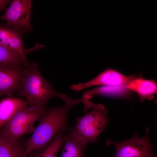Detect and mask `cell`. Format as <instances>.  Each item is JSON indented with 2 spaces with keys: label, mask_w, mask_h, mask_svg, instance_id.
<instances>
[{
  "label": "cell",
  "mask_w": 157,
  "mask_h": 157,
  "mask_svg": "<svg viewBox=\"0 0 157 157\" xmlns=\"http://www.w3.org/2000/svg\"><path fill=\"white\" fill-rule=\"evenodd\" d=\"M82 101L81 99H73L68 97L62 106L47 108L38 119L39 124L32 135L24 143L25 151L23 157L32 151L39 152L45 148L59 131L69 132L71 128L67 122L69 112L74 105Z\"/></svg>",
  "instance_id": "6da1fadb"
},
{
  "label": "cell",
  "mask_w": 157,
  "mask_h": 157,
  "mask_svg": "<svg viewBox=\"0 0 157 157\" xmlns=\"http://www.w3.org/2000/svg\"><path fill=\"white\" fill-rule=\"evenodd\" d=\"M38 67V64L35 62L25 66L17 95L25 97L31 106L45 110L48 108L49 100L54 97L65 102L68 96L57 91L52 83L42 76Z\"/></svg>",
  "instance_id": "7a4b0ae2"
},
{
  "label": "cell",
  "mask_w": 157,
  "mask_h": 157,
  "mask_svg": "<svg viewBox=\"0 0 157 157\" xmlns=\"http://www.w3.org/2000/svg\"><path fill=\"white\" fill-rule=\"evenodd\" d=\"M46 110L33 107L29 104L23 106L0 129V133L10 141L18 142L24 135L34 132L35 122Z\"/></svg>",
  "instance_id": "3957f363"
},
{
  "label": "cell",
  "mask_w": 157,
  "mask_h": 157,
  "mask_svg": "<svg viewBox=\"0 0 157 157\" xmlns=\"http://www.w3.org/2000/svg\"><path fill=\"white\" fill-rule=\"evenodd\" d=\"M108 110L105 107L94 108L83 115L76 117L75 126L69 132L88 143H95L101 133L106 128L109 120Z\"/></svg>",
  "instance_id": "277c9868"
},
{
  "label": "cell",
  "mask_w": 157,
  "mask_h": 157,
  "mask_svg": "<svg viewBox=\"0 0 157 157\" xmlns=\"http://www.w3.org/2000/svg\"><path fill=\"white\" fill-rule=\"evenodd\" d=\"M149 130L147 127L146 134L142 138L135 133L131 138L121 141L107 140V145H112L115 148V153L111 157H156L149 137Z\"/></svg>",
  "instance_id": "5b68a950"
},
{
  "label": "cell",
  "mask_w": 157,
  "mask_h": 157,
  "mask_svg": "<svg viewBox=\"0 0 157 157\" xmlns=\"http://www.w3.org/2000/svg\"><path fill=\"white\" fill-rule=\"evenodd\" d=\"M31 0H13L5 13L0 17L6 25L19 28L25 32L32 31L30 15L32 10Z\"/></svg>",
  "instance_id": "8992f818"
},
{
  "label": "cell",
  "mask_w": 157,
  "mask_h": 157,
  "mask_svg": "<svg viewBox=\"0 0 157 157\" xmlns=\"http://www.w3.org/2000/svg\"><path fill=\"white\" fill-rule=\"evenodd\" d=\"M25 66L0 64V96L6 95L11 97L17 92Z\"/></svg>",
  "instance_id": "52a82bcc"
},
{
  "label": "cell",
  "mask_w": 157,
  "mask_h": 157,
  "mask_svg": "<svg viewBox=\"0 0 157 157\" xmlns=\"http://www.w3.org/2000/svg\"><path fill=\"white\" fill-rule=\"evenodd\" d=\"M25 32L22 29L6 24H0V44L4 47L19 53L25 62H29L26 54L32 49H24L23 36Z\"/></svg>",
  "instance_id": "ba28073f"
},
{
  "label": "cell",
  "mask_w": 157,
  "mask_h": 157,
  "mask_svg": "<svg viewBox=\"0 0 157 157\" xmlns=\"http://www.w3.org/2000/svg\"><path fill=\"white\" fill-rule=\"evenodd\" d=\"M133 78L125 76L116 70L108 68L92 80L85 83L73 84L69 88L73 90L78 91L94 85H119L126 84Z\"/></svg>",
  "instance_id": "9c48e42d"
},
{
  "label": "cell",
  "mask_w": 157,
  "mask_h": 157,
  "mask_svg": "<svg viewBox=\"0 0 157 157\" xmlns=\"http://www.w3.org/2000/svg\"><path fill=\"white\" fill-rule=\"evenodd\" d=\"M125 88L136 92L142 102L145 100L153 99L154 95L157 93L156 81L142 78H133L126 84Z\"/></svg>",
  "instance_id": "30bf717a"
},
{
  "label": "cell",
  "mask_w": 157,
  "mask_h": 157,
  "mask_svg": "<svg viewBox=\"0 0 157 157\" xmlns=\"http://www.w3.org/2000/svg\"><path fill=\"white\" fill-rule=\"evenodd\" d=\"M87 143L81 138L69 132L62 147L61 157H85L84 151Z\"/></svg>",
  "instance_id": "8fae6325"
},
{
  "label": "cell",
  "mask_w": 157,
  "mask_h": 157,
  "mask_svg": "<svg viewBox=\"0 0 157 157\" xmlns=\"http://www.w3.org/2000/svg\"><path fill=\"white\" fill-rule=\"evenodd\" d=\"M21 98L9 97L0 101V129L15 113L23 106L28 104Z\"/></svg>",
  "instance_id": "7c38bea8"
},
{
  "label": "cell",
  "mask_w": 157,
  "mask_h": 157,
  "mask_svg": "<svg viewBox=\"0 0 157 157\" xmlns=\"http://www.w3.org/2000/svg\"><path fill=\"white\" fill-rule=\"evenodd\" d=\"M25 151L22 142H12L0 133V157H23Z\"/></svg>",
  "instance_id": "4fadbf2b"
},
{
  "label": "cell",
  "mask_w": 157,
  "mask_h": 157,
  "mask_svg": "<svg viewBox=\"0 0 157 157\" xmlns=\"http://www.w3.org/2000/svg\"><path fill=\"white\" fill-rule=\"evenodd\" d=\"M67 132L65 131H59L47 146L31 157H57L58 150L65 142Z\"/></svg>",
  "instance_id": "5bb4252c"
},
{
  "label": "cell",
  "mask_w": 157,
  "mask_h": 157,
  "mask_svg": "<svg viewBox=\"0 0 157 157\" xmlns=\"http://www.w3.org/2000/svg\"><path fill=\"white\" fill-rule=\"evenodd\" d=\"M25 66L30 63L25 62L17 51L8 49L0 44V64Z\"/></svg>",
  "instance_id": "9a60e30c"
},
{
  "label": "cell",
  "mask_w": 157,
  "mask_h": 157,
  "mask_svg": "<svg viewBox=\"0 0 157 157\" xmlns=\"http://www.w3.org/2000/svg\"><path fill=\"white\" fill-rule=\"evenodd\" d=\"M10 2V0H0V13L6 9V6Z\"/></svg>",
  "instance_id": "2e32d148"
}]
</instances>
